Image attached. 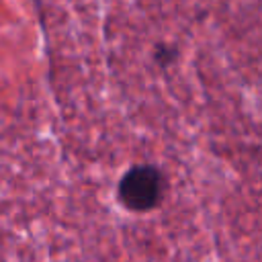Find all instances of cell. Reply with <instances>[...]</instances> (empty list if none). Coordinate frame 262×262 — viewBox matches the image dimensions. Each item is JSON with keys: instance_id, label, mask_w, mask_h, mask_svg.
Returning <instances> with one entry per match:
<instances>
[{"instance_id": "obj_1", "label": "cell", "mask_w": 262, "mask_h": 262, "mask_svg": "<svg viewBox=\"0 0 262 262\" xmlns=\"http://www.w3.org/2000/svg\"><path fill=\"white\" fill-rule=\"evenodd\" d=\"M162 190V172L156 166L139 164L123 174V178L119 180L117 196L129 211H149L160 203Z\"/></svg>"}, {"instance_id": "obj_2", "label": "cell", "mask_w": 262, "mask_h": 262, "mask_svg": "<svg viewBox=\"0 0 262 262\" xmlns=\"http://www.w3.org/2000/svg\"><path fill=\"white\" fill-rule=\"evenodd\" d=\"M154 59H156V63H158V66L168 68V66H172V63L178 59V49H176V47H172V45H162V43H160V45L156 47Z\"/></svg>"}]
</instances>
